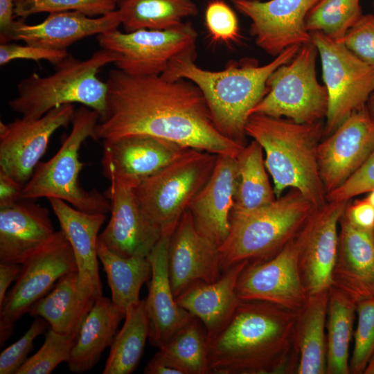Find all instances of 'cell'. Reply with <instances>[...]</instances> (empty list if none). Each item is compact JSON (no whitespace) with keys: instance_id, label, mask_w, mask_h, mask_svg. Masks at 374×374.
Masks as SVG:
<instances>
[{"instance_id":"cell-37","label":"cell","mask_w":374,"mask_h":374,"mask_svg":"<svg viewBox=\"0 0 374 374\" xmlns=\"http://www.w3.org/2000/svg\"><path fill=\"white\" fill-rule=\"evenodd\" d=\"M363 15L360 0H317L305 18L307 30L341 40Z\"/></svg>"},{"instance_id":"cell-9","label":"cell","mask_w":374,"mask_h":374,"mask_svg":"<svg viewBox=\"0 0 374 374\" xmlns=\"http://www.w3.org/2000/svg\"><path fill=\"white\" fill-rule=\"evenodd\" d=\"M318 50L312 42L301 46L295 56L277 68L267 82V93L251 110L299 123H312L326 117L328 97L317 80Z\"/></svg>"},{"instance_id":"cell-50","label":"cell","mask_w":374,"mask_h":374,"mask_svg":"<svg viewBox=\"0 0 374 374\" xmlns=\"http://www.w3.org/2000/svg\"><path fill=\"white\" fill-rule=\"evenodd\" d=\"M145 374H181L159 350L146 364Z\"/></svg>"},{"instance_id":"cell-38","label":"cell","mask_w":374,"mask_h":374,"mask_svg":"<svg viewBox=\"0 0 374 374\" xmlns=\"http://www.w3.org/2000/svg\"><path fill=\"white\" fill-rule=\"evenodd\" d=\"M79 331L60 333L50 328L39 350L28 357L16 374H49L62 362H67Z\"/></svg>"},{"instance_id":"cell-33","label":"cell","mask_w":374,"mask_h":374,"mask_svg":"<svg viewBox=\"0 0 374 374\" xmlns=\"http://www.w3.org/2000/svg\"><path fill=\"white\" fill-rule=\"evenodd\" d=\"M355 301L331 286L327 312L326 374H348L349 347L353 331Z\"/></svg>"},{"instance_id":"cell-32","label":"cell","mask_w":374,"mask_h":374,"mask_svg":"<svg viewBox=\"0 0 374 374\" xmlns=\"http://www.w3.org/2000/svg\"><path fill=\"white\" fill-rule=\"evenodd\" d=\"M125 321L111 346L103 374H130L137 368L149 339L145 299L129 306Z\"/></svg>"},{"instance_id":"cell-2","label":"cell","mask_w":374,"mask_h":374,"mask_svg":"<svg viewBox=\"0 0 374 374\" xmlns=\"http://www.w3.org/2000/svg\"><path fill=\"white\" fill-rule=\"evenodd\" d=\"M298 312L262 301H241L228 323L208 341L215 374L296 372L293 345Z\"/></svg>"},{"instance_id":"cell-27","label":"cell","mask_w":374,"mask_h":374,"mask_svg":"<svg viewBox=\"0 0 374 374\" xmlns=\"http://www.w3.org/2000/svg\"><path fill=\"white\" fill-rule=\"evenodd\" d=\"M249 262L234 265L215 282L193 284L175 298L179 306L204 323L208 341L228 323L240 303L237 283Z\"/></svg>"},{"instance_id":"cell-42","label":"cell","mask_w":374,"mask_h":374,"mask_svg":"<svg viewBox=\"0 0 374 374\" xmlns=\"http://www.w3.org/2000/svg\"><path fill=\"white\" fill-rule=\"evenodd\" d=\"M48 323L42 317H34L28 330L17 341L0 354V374H16L33 349V341L46 332Z\"/></svg>"},{"instance_id":"cell-52","label":"cell","mask_w":374,"mask_h":374,"mask_svg":"<svg viewBox=\"0 0 374 374\" xmlns=\"http://www.w3.org/2000/svg\"><path fill=\"white\" fill-rule=\"evenodd\" d=\"M366 106L371 115L374 117V91L369 96Z\"/></svg>"},{"instance_id":"cell-23","label":"cell","mask_w":374,"mask_h":374,"mask_svg":"<svg viewBox=\"0 0 374 374\" xmlns=\"http://www.w3.org/2000/svg\"><path fill=\"white\" fill-rule=\"evenodd\" d=\"M120 26L121 19L117 9L96 17L76 11L53 12L36 24L16 20L6 42L23 41L51 49L66 50L82 39L118 29Z\"/></svg>"},{"instance_id":"cell-35","label":"cell","mask_w":374,"mask_h":374,"mask_svg":"<svg viewBox=\"0 0 374 374\" xmlns=\"http://www.w3.org/2000/svg\"><path fill=\"white\" fill-rule=\"evenodd\" d=\"M117 10L125 32L168 29L198 11L193 0H120Z\"/></svg>"},{"instance_id":"cell-54","label":"cell","mask_w":374,"mask_h":374,"mask_svg":"<svg viewBox=\"0 0 374 374\" xmlns=\"http://www.w3.org/2000/svg\"><path fill=\"white\" fill-rule=\"evenodd\" d=\"M249 1H262V0H249Z\"/></svg>"},{"instance_id":"cell-12","label":"cell","mask_w":374,"mask_h":374,"mask_svg":"<svg viewBox=\"0 0 374 374\" xmlns=\"http://www.w3.org/2000/svg\"><path fill=\"white\" fill-rule=\"evenodd\" d=\"M197 38L189 22L166 30L114 29L96 35L101 48L120 55L116 67L132 75H161L175 56L195 50Z\"/></svg>"},{"instance_id":"cell-22","label":"cell","mask_w":374,"mask_h":374,"mask_svg":"<svg viewBox=\"0 0 374 374\" xmlns=\"http://www.w3.org/2000/svg\"><path fill=\"white\" fill-rule=\"evenodd\" d=\"M170 236V234L162 233L148 256L152 268L145 299L149 341L159 349L195 318L178 305L172 290L168 271Z\"/></svg>"},{"instance_id":"cell-5","label":"cell","mask_w":374,"mask_h":374,"mask_svg":"<svg viewBox=\"0 0 374 374\" xmlns=\"http://www.w3.org/2000/svg\"><path fill=\"white\" fill-rule=\"evenodd\" d=\"M119 57L118 53L105 48L84 60L69 53L55 65L53 73L42 77L34 73L22 79L8 105L23 118H38L55 107L79 103L96 111L101 118L107 112L108 87L98 73Z\"/></svg>"},{"instance_id":"cell-36","label":"cell","mask_w":374,"mask_h":374,"mask_svg":"<svg viewBox=\"0 0 374 374\" xmlns=\"http://www.w3.org/2000/svg\"><path fill=\"white\" fill-rule=\"evenodd\" d=\"M159 350L181 374L211 373L206 332L195 317Z\"/></svg>"},{"instance_id":"cell-16","label":"cell","mask_w":374,"mask_h":374,"mask_svg":"<svg viewBox=\"0 0 374 374\" xmlns=\"http://www.w3.org/2000/svg\"><path fill=\"white\" fill-rule=\"evenodd\" d=\"M347 202H326L315 208L295 236L300 273L309 296L332 286L338 251V226Z\"/></svg>"},{"instance_id":"cell-7","label":"cell","mask_w":374,"mask_h":374,"mask_svg":"<svg viewBox=\"0 0 374 374\" xmlns=\"http://www.w3.org/2000/svg\"><path fill=\"white\" fill-rule=\"evenodd\" d=\"M99 119L100 115L87 107L82 105L75 110L70 134L53 157L39 163L24 186L21 199L57 198L86 213L110 212V202L105 194L96 189L87 190L79 181L84 166L79 159V151L87 139H95Z\"/></svg>"},{"instance_id":"cell-46","label":"cell","mask_w":374,"mask_h":374,"mask_svg":"<svg viewBox=\"0 0 374 374\" xmlns=\"http://www.w3.org/2000/svg\"><path fill=\"white\" fill-rule=\"evenodd\" d=\"M346 217L355 226L366 230H374V207L366 199L357 200L344 213Z\"/></svg>"},{"instance_id":"cell-55","label":"cell","mask_w":374,"mask_h":374,"mask_svg":"<svg viewBox=\"0 0 374 374\" xmlns=\"http://www.w3.org/2000/svg\"><path fill=\"white\" fill-rule=\"evenodd\" d=\"M118 1V3L120 1V0H116Z\"/></svg>"},{"instance_id":"cell-51","label":"cell","mask_w":374,"mask_h":374,"mask_svg":"<svg viewBox=\"0 0 374 374\" xmlns=\"http://www.w3.org/2000/svg\"><path fill=\"white\" fill-rule=\"evenodd\" d=\"M365 374H374V353L369 359L365 370L364 371Z\"/></svg>"},{"instance_id":"cell-39","label":"cell","mask_w":374,"mask_h":374,"mask_svg":"<svg viewBox=\"0 0 374 374\" xmlns=\"http://www.w3.org/2000/svg\"><path fill=\"white\" fill-rule=\"evenodd\" d=\"M116 0H15V17L20 19L42 12L76 11L90 17L105 15L115 11Z\"/></svg>"},{"instance_id":"cell-48","label":"cell","mask_w":374,"mask_h":374,"mask_svg":"<svg viewBox=\"0 0 374 374\" xmlns=\"http://www.w3.org/2000/svg\"><path fill=\"white\" fill-rule=\"evenodd\" d=\"M15 0H0V42H6L10 31L15 22Z\"/></svg>"},{"instance_id":"cell-4","label":"cell","mask_w":374,"mask_h":374,"mask_svg":"<svg viewBox=\"0 0 374 374\" xmlns=\"http://www.w3.org/2000/svg\"><path fill=\"white\" fill-rule=\"evenodd\" d=\"M323 132L321 121L299 123L259 114L249 116L245 133L265 151V164L271 176L276 199L286 188H292L316 208L326 203L317 158Z\"/></svg>"},{"instance_id":"cell-17","label":"cell","mask_w":374,"mask_h":374,"mask_svg":"<svg viewBox=\"0 0 374 374\" xmlns=\"http://www.w3.org/2000/svg\"><path fill=\"white\" fill-rule=\"evenodd\" d=\"M317 0H231L251 20L249 33L256 45L276 57L292 46L312 42L306 15Z\"/></svg>"},{"instance_id":"cell-41","label":"cell","mask_w":374,"mask_h":374,"mask_svg":"<svg viewBox=\"0 0 374 374\" xmlns=\"http://www.w3.org/2000/svg\"><path fill=\"white\" fill-rule=\"evenodd\" d=\"M206 27L211 39L218 43L236 42L240 37L238 17L223 0H211L204 12Z\"/></svg>"},{"instance_id":"cell-49","label":"cell","mask_w":374,"mask_h":374,"mask_svg":"<svg viewBox=\"0 0 374 374\" xmlns=\"http://www.w3.org/2000/svg\"><path fill=\"white\" fill-rule=\"evenodd\" d=\"M21 269V264L0 262V305L7 295V291Z\"/></svg>"},{"instance_id":"cell-10","label":"cell","mask_w":374,"mask_h":374,"mask_svg":"<svg viewBox=\"0 0 374 374\" xmlns=\"http://www.w3.org/2000/svg\"><path fill=\"white\" fill-rule=\"evenodd\" d=\"M320 56L328 104L324 133L330 135L355 111L366 105L374 91V68L341 42L310 33Z\"/></svg>"},{"instance_id":"cell-43","label":"cell","mask_w":374,"mask_h":374,"mask_svg":"<svg viewBox=\"0 0 374 374\" xmlns=\"http://www.w3.org/2000/svg\"><path fill=\"white\" fill-rule=\"evenodd\" d=\"M339 42L374 68V15H363Z\"/></svg>"},{"instance_id":"cell-45","label":"cell","mask_w":374,"mask_h":374,"mask_svg":"<svg viewBox=\"0 0 374 374\" xmlns=\"http://www.w3.org/2000/svg\"><path fill=\"white\" fill-rule=\"evenodd\" d=\"M68 54L66 50H55L33 44L21 45L11 42L1 43L0 65L4 66L16 60H29L35 62L46 60L56 65Z\"/></svg>"},{"instance_id":"cell-40","label":"cell","mask_w":374,"mask_h":374,"mask_svg":"<svg viewBox=\"0 0 374 374\" xmlns=\"http://www.w3.org/2000/svg\"><path fill=\"white\" fill-rule=\"evenodd\" d=\"M357 315L355 344L349 361L350 373H364L374 353V295L355 303Z\"/></svg>"},{"instance_id":"cell-24","label":"cell","mask_w":374,"mask_h":374,"mask_svg":"<svg viewBox=\"0 0 374 374\" xmlns=\"http://www.w3.org/2000/svg\"><path fill=\"white\" fill-rule=\"evenodd\" d=\"M55 232L44 206L19 201L0 206V262L23 264Z\"/></svg>"},{"instance_id":"cell-47","label":"cell","mask_w":374,"mask_h":374,"mask_svg":"<svg viewBox=\"0 0 374 374\" xmlns=\"http://www.w3.org/2000/svg\"><path fill=\"white\" fill-rule=\"evenodd\" d=\"M24 185L0 171V206L15 204L21 199Z\"/></svg>"},{"instance_id":"cell-20","label":"cell","mask_w":374,"mask_h":374,"mask_svg":"<svg viewBox=\"0 0 374 374\" xmlns=\"http://www.w3.org/2000/svg\"><path fill=\"white\" fill-rule=\"evenodd\" d=\"M187 148L148 135L103 140V172L107 179L123 176L141 181L168 165Z\"/></svg>"},{"instance_id":"cell-18","label":"cell","mask_w":374,"mask_h":374,"mask_svg":"<svg viewBox=\"0 0 374 374\" xmlns=\"http://www.w3.org/2000/svg\"><path fill=\"white\" fill-rule=\"evenodd\" d=\"M373 150L374 117L365 105L353 112L318 145L319 174L326 193L341 185Z\"/></svg>"},{"instance_id":"cell-25","label":"cell","mask_w":374,"mask_h":374,"mask_svg":"<svg viewBox=\"0 0 374 374\" xmlns=\"http://www.w3.org/2000/svg\"><path fill=\"white\" fill-rule=\"evenodd\" d=\"M332 286L356 301L374 295V230L353 224L345 214L339 220L337 256Z\"/></svg>"},{"instance_id":"cell-19","label":"cell","mask_w":374,"mask_h":374,"mask_svg":"<svg viewBox=\"0 0 374 374\" xmlns=\"http://www.w3.org/2000/svg\"><path fill=\"white\" fill-rule=\"evenodd\" d=\"M168 271L175 298L197 283H213L222 274L218 247L200 234L188 209L170 236Z\"/></svg>"},{"instance_id":"cell-26","label":"cell","mask_w":374,"mask_h":374,"mask_svg":"<svg viewBox=\"0 0 374 374\" xmlns=\"http://www.w3.org/2000/svg\"><path fill=\"white\" fill-rule=\"evenodd\" d=\"M48 199L73 249L79 285L84 292L97 299L103 295L97 245L106 214L86 213L57 198Z\"/></svg>"},{"instance_id":"cell-31","label":"cell","mask_w":374,"mask_h":374,"mask_svg":"<svg viewBox=\"0 0 374 374\" xmlns=\"http://www.w3.org/2000/svg\"><path fill=\"white\" fill-rule=\"evenodd\" d=\"M236 160L238 178L231 212H250L275 201L260 145L253 140L242 148Z\"/></svg>"},{"instance_id":"cell-21","label":"cell","mask_w":374,"mask_h":374,"mask_svg":"<svg viewBox=\"0 0 374 374\" xmlns=\"http://www.w3.org/2000/svg\"><path fill=\"white\" fill-rule=\"evenodd\" d=\"M237 178L236 157L217 154L211 177L188 208L197 231L218 247L229 235Z\"/></svg>"},{"instance_id":"cell-3","label":"cell","mask_w":374,"mask_h":374,"mask_svg":"<svg viewBox=\"0 0 374 374\" xmlns=\"http://www.w3.org/2000/svg\"><path fill=\"white\" fill-rule=\"evenodd\" d=\"M301 46L284 50L270 62L260 65L253 59L231 62L221 71H209L195 62V50L172 58L161 74L167 79H186L200 89L213 121L225 137L243 145L245 125L251 110L267 93V82L280 66L289 62Z\"/></svg>"},{"instance_id":"cell-15","label":"cell","mask_w":374,"mask_h":374,"mask_svg":"<svg viewBox=\"0 0 374 374\" xmlns=\"http://www.w3.org/2000/svg\"><path fill=\"white\" fill-rule=\"evenodd\" d=\"M105 193L110 202L109 221L98 241L125 257H148L162 235L161 229L145 215L139 204L135 187L139 180L112 176Z\"/></svg>"},{"instance_id":"cell-30","label":"cell","mask_w":374,"mask_h":374,"mask_svg":"<svg viewBox=\"0 0 374 374\" xmlns=\"http://www.w3.org/2000/svg\"><path fill=\"white\" fill-rule=\"evenodd\" d=\"M329 289L310 296L299 311L293 345L299 356L296 373H326V326Z\"/></svg>"},{"instance_id":"cell-11","label":"cell","mask_w":374,"mask_h":374,"mask_svg":"<svg viewBox=\"0 0 374 374\" xmlns=\"http://www.w3.org/2000/svg\"><path fill=\"white\" fill-rule=\"evenodd\" d=\"M78 271L71 246L60 229L21 264L14 286L0 305V345L12 335L15 323L47 294L63 276Z\"/></svg>"},{"instance_id":"cell-8","label":"cell","mask_w":374,"mask_h":374,"mask_svg":"<svg viewBox=\"0 0 374 374\" xmlns=\"http://www.w3.org/2000/svg\"><path fill=\"white\" fill-rule=\"evenodd\" d=\"M217 154L187 148L156 173L140 181L135 193L145 215L172 235L191 201L206 184Z\"/></svg>"},{"instance_id":"cell-29","label":"cell","mask_w":374,"mask_h":374,"mask_svg":"<svg viewBox=\"0 0 374 374\" xmlns=\"http://www.w3.org/2000/svg\"><path fill=\"white\" fill-rule=\"evenodd\" d=\"M96 299L81 289L78 271H75L60 278L28 313L45 319L55 332L71 333L80 330Z\"/></svg>"},{"instance_id":"cell-13","label":"cell","mask_w":374,"mask_h":374,"mask_svg":"<svg viewBox=\"0 0 374 374\" xmlns=\"http://www.w3.org/2000/svg\"><path fill=\"white\" fill-rule=\"evenodd\" d=\"M74 105L55 107L38 118L0 122V171L25 185L44 154L51 137L71 123Z\"/></svg>"},{"instance_id":"cell-14","label":"cell","mask_w":374,"mask_h":374,"mask_svg":"<svg viewBox=\"0 0 374 374\" xmlns=\"http://www.w3.org/2000/svg\"><path fill=\"white\" fill-rule=\"evenodd\" d=\"M295 236L269 260L247 264L236 287L241 301H267L296 312L305 305L310 296L300 273Z\"/></svg>"},{"instance_id":"cell-53","label":"cell","mask_w":374,"mask_h":374,"mask_svg":"<svg viewBox=\"0 0 374 374\" xmlns=\"http://www.w3.org/2000/svg\"><path fill=\"white\" fill-rule=\"evenodd\" d=\"M366 200L374 207V189L369 192Z\"/></svg>"},{"instance_id":"cell-44","label":"cell","mask_w":374,"mask_h":374,"mask_svg":"<svg viewBox=\"0 0 374 374\" xmlns=\"http://www.w3.org/2000/svg\"><path fill=\"white\" fill-rule=\"evenodd\" d=\"M374 189V150L364 163L341 185L326 194L331 202H348L359 195Z\"/></svg>"},{"instance_id":"cell-28","label":"cell","mask_w":374,"mask_h":374,"mask_svg":"<svg viewBox=\"0 0 374 374\" xmlns=\"http://www.w3.org/2000/svg\"><path fill=\"white\" fill-rule=\"evenodd\" d=\"M125 311L104 296H98L84 319L68 362L69 369L83 373L92 369L110 346Z\"/></svg>"},{"instance_id":"cell-6","label":"cell","mask_w":374,"mask_h":374,"mask_svg":"<svg viewBox=\"0 0 374 374\" xmlns=\"http://www.w3.org/2000/svg\"><path fill=\"white\" fill-rule=\"evenodd\" d=\"M315 208L292 188L264 207L231 212L229 235L218 247L222 273L242 261L261 262L273 257L296 235Z\"/></svg>"},{"instance_id":"cell-34","label":"cell","mask_w":374,"mask_h":374,"mask_svg":"<svg viewBox=\"0 0 374 374\" xmlns=\"http://www.w3.org/2000/svg\"><path fill=\"white\" fill-rule=\"evenodd\" d=\"M97 252L107 275L111 299L126 312L129 306L140 301L141 288L151 276L150 262L148 257L121 256L98 240Z\"/></svg>"},{"instance_id":"cell-1","label":"cell","mask_w":374,"mask_h":374,"mask_svg":"<svg viewBox=\"0 0 374 374\" xmlns=\"http://www.w3.org/2000/svg\"><path fill=\"white\" fill-rule=\"evenodd\" d=\"M106 82L107 112L96 125L95 141L148 135L234 157L245 146L218 131L204 95L188 80L132 75L116 68Z\"/></svg>"}]
</instances>
